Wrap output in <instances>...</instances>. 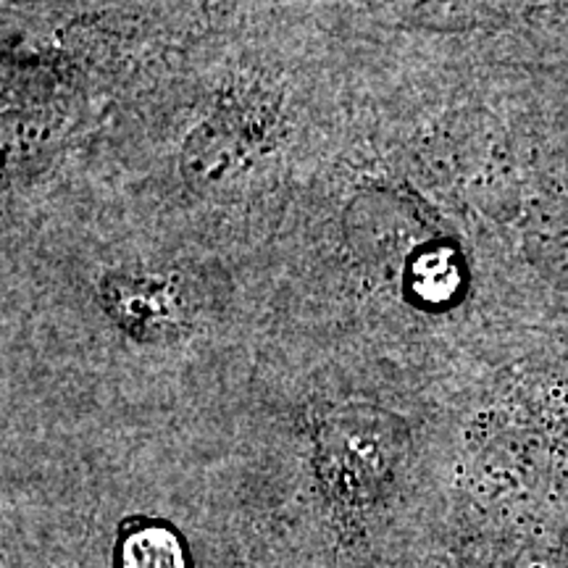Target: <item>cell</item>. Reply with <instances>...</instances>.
I'll use <instances>...</instances> for the list:
<instances>
[{"label": "cell", "mask_w": 568, "mask_h": 568, "mask_svg": "<svg viewBox=\"0 0 568 568\" xmlns=\"http://www.w3.org/2000/svg\"><path fill=\"white\" fill-rule=\"evenodd\" d=\"M103 301L113 318L134 332H161L176 322V305L161 284L113 276L103 284Z\"/></svg>", "instance_id": "2"}, {"label": "cell", "mask_w": 568, "mask_h": 568, "mask_svg": "<svg viewBox=\"0 0 568 568\" xmlns=\"http://www.w3.org/2000/svg\"><path fill=\"white\" fill-rule=\"evenodd\" d=\"M122 568H187L184 550L172 531L148 527L126 537Z\"/></svg>", "instance_id": "3"}, {"label": "cell", "mask_w": 568, "mask_h": 568, "mask_svg": "<svg viewBox=\"0 0 568 568\" xmlns=\"http://www.w3.org/2000/svg\"><path fill=\"white\" fill-rule=\"evenodd\" d=\"M395 422L376 410H343L322 435V460L329 485L347 497L364 495L387 477L397 456Z\"/></svg>", "instance_id": "1"}, {"label": "cell", "mask_w": 568, "mask_h": 568, "mask_svg": "<svg viewBox=\"0 0 568 568\" xmlns=\"http://www.w3.org/2000/svg\"><path fill=\"white\" fill-rule=\"evenodd\" d=\"M410 287L426 303H443L456 293L458 268L447 253H426L410 268Z\"/></svg>", "instance_id": "4"}]
</instances>
